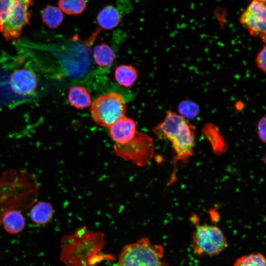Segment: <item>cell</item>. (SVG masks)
Masks as SVG:
<instances>
[{
  "label": "cell",
  "instance_id": "7c38bea8",
  "mask_svg": "<svg viewBox=\"0 0 266 266\" xmlns=\"http://www.w3.org/2000/svg\"><path fill=\"white\" fill-rule=\"evenodd\" d=\"M122 16L114 6L103 7L97 16V22L101 29L109 30L117 27L122 21Z\"/></svg>",
  "mask_w": 266,
  "mask_h": 266
},
{
  "label": "cell",
  "instance_id": "cb8c5ba5",
  "mask_svg": "<svg viewBox=\"0 0 266 266\" xmlns=\"http://www.w3.org/2000/svg\"><path fill=\"white\" fill-rule=\"evenodd\" d=\"M256 63L259 69L263 72H266V47L264 46L259 52L256 58Z\"/></svg>",
  "mask_w": 266,
  "mask_h": 266
},
{
  "label": "cell",
  "instance_id": "7402d4cb",
  "mask_svg": "<svg viewBox=\"0 0 266 266\" xmlns=\"http://www.w3.org/2000/svg\"><path fill=\"white\" fill-rule=\"evenodd\" d=\"M8 77L6 74H3L2 72L0 74V103L6 102L15 98L18 99L10 89Z\"/></svg>",
  "mask_w": 266,
  "mask_h": 266
},
{
  "label": "cell",
  "instance_id": "3957f363",
  "mask_svg": "<svg viewBox=\"0 0 266 266\" xmlns=\"http://www.w3.org/2000/svg\"><path fill=\"white\" fill-rule=\"evenodd\" d=\"M91 105L90 112L93 121L104 128H109L118 119L125 116V99L116 92L100 95Z\"/></svg>",
  "mask_w": 266,
  "mask_h": 266
},
{
  "label": "cell",
  "instance_id": "d6986e66",
  "mask_svg": "<svg viewBox=\"0 0 266 266\" xmlns=\"http://www.w3.org/2000/svg\"><path fill=\"white\" fill-rule=\"evenodd\" d=\"M60 9L68 15H79L87 7L86 0H59Z\"/></svg>",
  "mask_w": 266,
  "mask_h": 266
},
{
  "label": "cell",
  "instance_id": "d4e9b609",
  "mask_svg": "<svg viewBox=\"0 0 266 266\" xmlns=\"http://www.w3.org/2000/svg\"><path fill=\"white\" fill-rule=\"evenodd\" d=\"M266 118L265 117H263L258 122V133L259 138L263 143L266 142Z\"/></svg>",
  "mask_w": 266,
  "mask_h": 266
},
{
  "label": "cell",
  "instance_id": "7a4b0ae2",
  "mask_svg": "<svg viewBox=\"0 0 266 266\" xmlns=\"http://www.w3.org/2000/svg\"><path fill=\"white\" fill-rule=\"evenodd\" d=\"M192 221L196 225L192 234V247L196 255L212 256L226 249L227 239L219 228L207 224H200L195 215L192 216Z\"/></svg>",
  "mask_w": 266,
  "mask_h": 266
},
{
  "label": "cell",
  "instance_id": "9c48e42d",
  "mask_svg": "<svg viewBox=\"0 0 266 266\" xmlns=\"http://www.w3.org/2000/svg\"><path fill=\"white\" fill-rule=\"evenodd\" d=\"M186 122L181 115L168 110L164 121L155 127L153 131L159 139L170 141Z\"/></svg>",
  "mask_w": 266,
  "mask_h": 266
},
{
  "label": "cell",
  "instance_id": "ffe728a7",
  "mask_svg": "<svg viewBox=\"0 0 266 266\" xmlns=\"http://www.w3.org/2000/svg\"><path fill=\"white\" fill-rule=\"evenodd\" d=\"M233 266H266V259L261 253H251L238 258Z\"/></svg>",
  "mask_w": 266,
  "mask_h": 266
},
{
  "label": "cell",
  "instance_id": "ba28073f",
  "mask_svg": "<svg viewBox=\"0 0 266 266\" xmlns=\"http://www.w3.org/2000/svg\"><path fill=\"white\" fill-rule=\"evenodd\" d=\"M37 84L36 75L33 71L25 68L15 69L9 78L10 89L18 99L25 98L33 95Z\"/></svg>",
  "mask_w": 266,
  "mask_h": 266
},
{
  "label": "cell",
  "instance_id": "9a60e30c",
  "mask_svg": "<svg viewBox=\"0 0 266 266\" xmlns=\"http://www.w3.org/2000/svg\"><path fill=\"white\" fill-rule=\"evenodd\" d=\"M93 56L95 63L102 67L110 66L116 59V55L113 50L105 43L95 46Z\"/></svg>",
  "mask_w": 266,
  "mask_h": 266
},
{
  "label": "cell",
  "instance_id": "6da1fadb",
  "mask_svg": "<svg viewBox=\"0 0 266 266\" xmlns=\"http://www.w3.org/2000/svg\"><path fill=\"white\" fill-rule=\"evenodd\" d=\"M164 254L162 246L142 237L123 248L118 266H163Z\"/></svg>",
  "mask_w": 266,
  "mask_h": 266
},
{
  "label": "cell",
  "instance_id": "8fae6325",
  "mask_svg": "<svg viewBox=\"0 0 266 266\" xmlns=\"http://www.w3.org/2000/svg\"><path fill=\"white\" fill-rule=\"evenodd\" d=\"M0 224L7 233L16 234L24 229L26 222L21 211L13 209L3 214L0 220Z\"/></svg>",
  "mask_w": 266,
  "mask_h": 266
},
{
  "label": "cell",
  "instance_id": "44dd1931",
  "mask_svg": "<svg viewBox=\"0 0 266 266\" xmlns=\"http://www.w3.org/2000/svg\"><path fill=\"white\" fill-rule=\"evenodd\" d=\"M200 107L195 102L188 100L181 102L178 105V110L183 117L193 119L200 113Z\"/></svg>",
  "mask_w": 266,
  "mask_h": 266
},
{
  "label": "cell",
  "instance_id": "30bf717a",
  "mask_svg": "<svg viewBox=\"0 0 266 266\" xmlns=\"http://www.w3.org/2000/svg\"><path fill=\"white\" fill-rule=\"evenodd\" d=\"M112 139L118 143H124L131 140L136 133V126L132 119L124 116L116 121L110 127Z\"/></svg>",
  "mask_w": 266,
  "mask_h": 266
},
{
  "label": "cell",
  "instance_id": "5bb4252c",
  "mask_svg": "<svg viewBox=\"0 0 266 266\" xmlns=\"http://www.w3.org/2000/svg\"><path fill=\"white\" fill-rule=\"evenodd\" d=\"M68 100L73 107L82 109L91 104V98L87 90L82 86H72L68 91Z\"/></svg>",
  "mask_w": 266,
  "mask_h": 266
},
{
  "label": "cell",
  "instance_id": "ac0fdd59",
  "mask_svg": "<svg viewBox=\"0 0 266 266\" xmlns=\"http://www.w3.org/2000/svg\"><path fill=\"white\" fill-rule=\"evenodd\" d=\"M41 18L43 23L48 27L55 29L61 25L64 15L60 8L54 6L48 5L42 10Z\"/></svg>",
  "mask_w": 266,
  "mask_h": 266
},
{
  "label": "cell",
  "instance_id": "52a82bcc",
  "mask_svg": "<svg viewBox=\"0 0 266 266\" xmlns=\"http://www.w3.org/2000/svg\"><path fill=\"white\" fill-rule=\"evenodd\" d=\"M196 127L186 122L179 132L170 141L174 152L173 163H186L194 154L196 141Z\"/></svg>",
  "mask_w": 266,
  "mask_h": 266
},
{
  "label": "cell",
  "instance_id": "2e32d148",
  "mask_svg": "<svg viewBox=\"0 0 266 266\" xmlns=\"http://www.w3.org/2000/svg\"><path fill=\"white\" fill-rule=\"evenodd\" d=\"M202 132L205 137L210 142L215 152H223L226 149V143L216 125L207 123L203 127Z\"/></svg>",
  "mask_w": 266,
  "mask_h": 266
},
{
  "label": "cell",
  "instance_id": "e0dca14e",
  "mask_svg": "<svg viewBox=\"0 0 266 266\" xmlns=\"http://www.w3.org/2000/svg\"><path fill=\"white\" fill-rule=\"evenodd\" d=\"M138 76L136 69L132 65H122L116 67L114 76L116 81L121 86L131 87Z\"/></svg>",
  "mask_w": 266,
  "mask_h": 266
},
{
  "label": "cell",
  "instance_id": "603a6c76",
  "mask_svg": "<svg viewBox=\"0 0 266 266\" xmlns=\"http://www.w3.org/2000/svg\"><path fill=\"white\" fill-rule=\"evenodd\" d=\"M13 0H0V33L10 10Z\"/></svg>",
  "mask_w": 266,
  "mask_h": 266
},
{
  "label": "cell",
  "instance_id": "8992f818",
  "mask_svg": "<svg viewBox=\"0 0 266 266\" xmlns=\"http://www.w3.org/2000/svg\"><path fill=\"white\" fill-rule=\"evenodd\" d=\"M240 21L252 35L265 42L266 32V7L265 1L253 0L242 13Z\"/></svg>",
  "mask_w": 266,
  "mask_h": 266
},
{
  "label": "cell",
  "instance_id": "4fadbf2b",
  "mask_svg": "<svg viewBox=\"0 0 266 266\" xmlns=\"http://www.w3.org/2000/svg\"><path fill=\"white\" fill-rule=\"evenodd\" d=\"M54 213L51 203L47 201H40L32 207L30 212V217L34 223L43 225L52 220Z\"/></svg>",
  "mask_w": 266,
  "mask_h": 266
},
{
  "label": "cell",
  "instance_id": "5b68a950",
  "mask_svg": "<svg viewBox=\"0 0 266 266\" xmlns=\"http://www.w3.org/2000/svg\"><path fill=\"white\" fill-rule=\"evenodd\" d=\"M33 0H13L10 10L3 23L1 32L6 40H17L23 28L29 24L31 14L28 9L33 4Z\"/></svg>",
  "mask_w": 266,
  "mask_h": 266
},
{
  "label": "cell",
  "instance_id": "277c9868",
  "mask_svg": "<svg viewBox=\"0 0 266 266\" xmlns=\"http://www.w3.org/2000/svg\"><path fill=\"white\" fill-rule=\"evenodd\" d=\"M113 148L117 156L140 166H146L154 154L152 139L146 133L139 132L126 143H115Z\"/></svg>",
  "mask_w": 266,
  "mask_h": 266
}]
</instances>
